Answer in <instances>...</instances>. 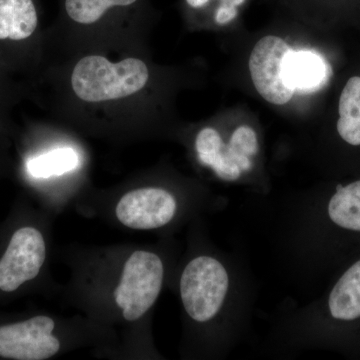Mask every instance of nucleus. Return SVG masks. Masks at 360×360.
<instances>
[{
	"label": "nucleus",
	"instance_id": "ddd939ff",
	"mask_svg": "<svg viewBox=\"0 0 360 360\" xmlns=\"http://www.w3.org/2000/svg\"><path fill=\"white\" fill-rule=\"evenodd\" d=\"M79 165V158L70 148L54 149L28 161L27 169L35 179H49L65 174L75 169Z\"/></svg>",
	"mask_w": 360,
	"mask_h": 360
},
{
	"label": "nucleus",
	"instance_id": "4468645a",
	"mask_svg": "<svg viewBox=\"0 0 360 360\" xmlns=\"http://www.w3.org/2000/svg\"><path fill=\"white\" fill-rule=\"evenodd\" d=\"M139 0H65L66 13L79 25H92L115 7L134 6Z\"/></svg>",
	"mask_w": 360,
	"mask_h": 360
},
{
	"label": "nucleus",
	"instance_id": "20e7f679",
	"mask_svg": "<svg viewBox=\"0 0 360 360\" xmlns=\"http://www.w3.org/2000/svg\"><path fill=\"white\" fill-rule=\"evenodd\" d=\"M148 77V66L141 59L113 63L103 56H90L78 61L71 85L82 101L101 103L132 96L146 86Z\"/></svg>",
	"mask_w": 360,
	"mask_h": 360
},
{
	"label": "nucleus",
	"instance_id": "f8f14e48",
	"mask_svg": "<svg viewBox=\"0 0 360 360\" xmlns=\"http://www.w3.org/2000/svg\"><path fill=\"white\" fill-rule=\"evenodd\" d=\"M336 131L343 143L360 148V77L350 78L341 92Z\"/></svg>",
	"mask_w": 360,
	"mask_h": 360
},
{
	"label": "nucleus",
	"instance_id": "1a4fd4ad",
	"mask_svg": "<svg viewBox=\"0 0 360 360\" xmlns=\"http://www.w3.org/2000/svg\"><path fill=\"white\" fill-rule=\"evenodd\" d=\"M290 51L283 39L269 35L257 42L251 52V79L258 94L269 103L283 105L295 94L283 77L284 59Z\"/></svg>",
	"mask_w": 360,
	"mask_h": 360
},
{
	"label": "nucleus",
	"instance_id": "39448f33",
	"mask_svg": "<svg viewBox=\"0 0 360 360\" xmlns=\"http://www.w3.org/2000/svg\"><path fill=\"white\" fill-rule=\"evenodd\" d=\"M165 278V262L158 253L136 250L127 258L113 291L125 321L134 322L146 316L158 302Z\"/></svg>",
	"mask_w": 360,
	"mask_h": 360
},
{
	"label": "nucleus",
	"instance_id": "6e6552de",
	"mask_svg": "<svg viewBox=\"0 0 360 360\" xmlns=\"http://www.w3.org/2000/svg\"><path fill=\"white\" fill-rule=\"evenodd\" d=\"M56 322L46 315L0 326V356L15 360H44L58 354Z\"/></svg>",
	"mask_w": 360,
	"mask_h": 360
},
{
	"label": "nucleus",
	"instance_id": "9d476101",
	"mask_svg": "<svg viewBox=\"0 0 360 360\" xmlns=\"http://www.w3.org/2000/svg\"><path fill=\"white\" fill-rule=\"evenodd\" d=\"M283 77L295 91H315L328 82V66L314 51L291 49L284 59Z\"/></svg>",
	"mask_w": 360,
	"mask_h": 360
},
{
	"label": "nucleus",
	"instance_id": "0eeeda50",
	"mask_svg": "<svg viewBox=\"0 0 360 360\" xmlns=\"http://www.w3.org/2000/svg\"><path fill=\"white\" fill-rule=\"evenodd\" d=\"M46 259V243L39 229H18L0 258V290L13 292L39 276Z\"/></svg>",
	"mask_w": 360,
	"mask_h": 360
},
{
	"label": "nucleus",
	"instance_id": "f03ea898",
	"mask_svg": "<svg viewBox=\"0 0 360 360\" xmlns=\"http://www.w3.org/2000/svg\"><path fill=\"white\" fill-rule=\"evenodd\" d=\"M182 309L207 336L215 359H225L248 338L257 304V278L233 251H205L187 262L179 277Z\"/></svg>",
	"mask_w": 360,
	"mask_h": 360
},
{
	"label": "nucleus",
	"instance_id": "2eb2a0df",
	"mask_svg": "<svg viewBox=\"0 0 360 360\" xmlns=\"http://www.w3.org/2000/svg\"><path fill=\"white\" fill-rule=\"evenodd\" d=\"M186 4L193 8H201L210 4V0H186Z\"/></svg>",
	"mask_w": 360,
	"mask_h": 360
},
{
	"label": "nucleus",
	"instance_id": "9b49d317",
	"mask_svg": "<svg viewBox=\"0 0 360 360\" xmlns=\"http://www.w3.org/2000/svg\"><path fill=\"white\" fill-rule=\"evenodd\" d=\"M39 23L32 0H0V39L32 37Z\"/></svg>",
	"mask_w": 360,
	"mask_h": 360
},
{
	"label": "nucleus",
	"instance_id": "f257e3e1",
	"mask_svg": "<svg viewBox=\"0 0 360 360\" xmlns=\"http://www.w3.org/2000/svg\"><path fill=\"white\" fill-rule=\"evenodd\" d=\"M274 245L286 269L302 281H329L359 258L360 179L283 202Z\"/></svg>",
	"mask_w": 360,
	"mask_h": 360
},
{
	"label": "nucleus",
	"instance_id": "7ed1b4c3",
	"mask_svg": "<svg viewBox=\"0 0 360 360\" xmlns=\"http://www.w3.org/2000/svg\"><path fill=\"white\" fill-rule=\"evenodd\" d=\"M267 347L278 354L328 352L360 359V257L336 272L321 295L278 312Z\"/></svg>",
	"mask_w": 360,
	"mask_h": 360
},
{
	"label": "nucleus",
	"instance_id": "423d86ee",
	"mask_svg": "<svg viewBox=\"0 0 360 360\" xmlns=\"http://www.w3.org/2000/svg\"><path fill=\"white\" fill-rule=\"evenodd\" d=\"M180 203L174 193L162 187H143L122 196L115 208L120 224L136 231L163 229L179 215Z\"/></svg>",
	"mask_w": 360,
	"mask_h": 360
}]
</instances>
